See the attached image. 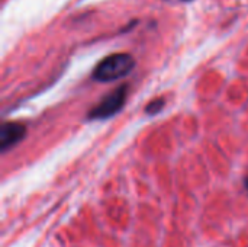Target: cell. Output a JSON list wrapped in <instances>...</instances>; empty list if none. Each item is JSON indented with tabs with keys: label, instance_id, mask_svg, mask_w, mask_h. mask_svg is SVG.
<instances>
[{
	"label": "cell",
	"instance_id": "1",
	"mask_svg": "<svg viewBox=\"0 0 248 247\" xmlns=\"http://www.w3.org/2000/svg\"><path fill=\"white\" fill-rule=\"evenodd\" d=\"M135 67V60L128 52H118L105 57L93 70V79L97 82H115L128 76Z\"/></svg>",
	"mask_w": 248,
	"mask_h": 247
},
{
	"label": "cell",
	"instance_id": "2",
	"mask_svg": "<svg viewBox=\"0 0 248 247\" xmlns=\"http://www.w3.org/2000/svg\"><path fill=\"white\" fill-rule=\"evenodd\" d=\"M126 95H128V86L126 84L116 87L89 112L87 118L89 119L110 118L112 115H115L116 112H119L122 109V106L125 105V100H126Z\"/></svg>",
	"mask_w": 248,
	"mask_h": 247
},
{
	"label": "cell",
	"instance_id": "3",
	"mask_svg": "<svg viewBox=\"0 0 248 247\" xmlns=\"http://www.w3.org/2000/svg\"><path fill=\"white\" fill-rule=\"evenodd\" d=\"M26 134L25 125L19 122H6L0 128V150L4 153L16 146Z\"/></svg>",
	"mask_w": 248,
	"mask_h": 247
},
{
	"label": "cell",
	"instance_id": "4",
	"mask_svg": "<svg viewBox=\"0 0 248 247\" xmlns=\"http://www.w3.org/2000/svg\"><path fill=\"white\" fill-rule=\"evenodd\" d=\"M163 106H164V99L163 98H157V99H154L153 102H150L147 105L145 112L148 115H155V114H158L163 109Z\"/></svg>",
	"mask_w": 248,
	"mask_h": 247
},
{
	"label": "cell",
	"instance_id": "5",
	"mask_svg": "<svg viewBox=\"0 0 248 247\" xmlns=\"http://www.w3.org/2000/svg\"><path fill=\"white\" fill-rule=\"evenodd\" d=\"M246 188H247L248 191V178H246Z\"/></svg>",
	"mask_w": 248,
	"mask_h": 247
},
{
	"label": "cell",
	"instance_id": "6",
	"mask_svg": "<svg viewBox=\"0 0 248 247\" xmlns=\"http://www.w3.org/2000/svg\"><path fill=\"white\" fill-rule=\"evenodd\" d=\"M183 1H190V0H183Z\"/></svg>",
	"mask_w": 248,
	"mask_h": 247
}]
</instances>
